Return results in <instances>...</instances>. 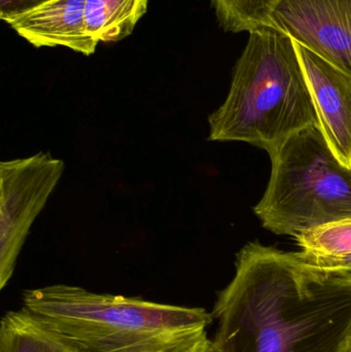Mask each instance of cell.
Listing matches in <instances>:
<instances>
[{
  "instance_id": "obj_1",
  "label": "cell",
  "mask_w": 351,
  "mask_h": 352,
  "mask_svg": "<svg viewBox=\"0 0 351 352\" xmlns=\"http://www.w3.org/2000/svg\"><path fill=\"white\" fill-rule=\"evenodd\" d=\"M214 352H344L351 345V281L300 252L258 242L237 254L236 273L218 293Z\"/></svg>"
},
{
  "instance_id": "obj_2",
  "label": "cell",
  "mask_w": 351,
  "mask_h": 352,
  "mask_svg": "<svg viewBox=\"0 0 351 352\" xmlns=\"http://www.w3.org/2000/svg\"><path fill=\"white\" fill-rule=\"evenodd\" d=\"M23 307L86 352H214L210 312L201 307L53 285L26 289Z\"/></svg>"
},
{
  "instance_id": "obj_3",
  "label": "cell",
  "mask_w": 351,
  "mask_h": 352,
  "mask_svg": "<svg viewBox=\"0 0 351 352\" xmlns=\"http://www.w3.org/2000/svg\"><path fill=\"white\" fill-rule=\"evenodd\" d=\"M212 142H241L269 154L319 125L294 39L271 26L249 32L226 100L208 118Z\"/></svg>"
},
{
  "instance_id": "obj_4",
  "label": "cell",
  "mask_w": 351,
  "mask_h": 352,
  "mask_svg": "<svg viewBox=\"0 0 351 352\" xmlns=\"http://www.w3.org/2000/svg\"><path fill=\"white\" fill-rule=\"evenodd\" d=\"M271 177L255 213L266 229L297 236L351 219V169L334 154L319 125L269 153Z\"/></svg>"
},
{
  "instance_id": "obj_5",
  "label": "cell",
  "mask_w": 351,
  "mask_h": 352,
  "mask_svg": "<svg viewBox=\"0 0 351 352\" xmlns=\"http://www.w3.org/2000/svg\"><path fill=\"white\" fill-rule=\"evenodd\" d=\"M64 169L63 161L43 152L0 163V289L12 279L29 230Z\"/></svg>"
},
{
  "instance_id": "obj_6",
  "label": "cell",
  "mask_w": 351,
  "mask_h": 352,
  "mask_svg": "<svg viewBox=\"0 0 351 352\" xmlns=\"http://www.w3.org/2000/svg\"><path fill=\"white\" fill-rule=\"evenodd\" d=\"M271 27L351 76V0H284Z\"/></svg>"
},
{
  "instance_id": "obj_7",
  "label": "cell",
  "mask_w": 351,
  "mask_h": 352,
  "mask_svg": "<svg viewBox=\"0 0 351 352\" xmlns=\"http://www.w3.org/2000/svg\"><path fill=\"white\" fill-rule=\"evenodd\" d=\"M319 120L331 150L351 169V76L294 41Z\"/></svg>"
},
{
  "instance_id": "obj_8",
  "label": "cell",
  "mask_w": 351,
  "mask_h": 352,
  "mask_svg": "<svg viewBox=\"0 0 351 352\" xmlns=\"http://www.w3.org/2000/svg\"><path fill=\"white\" fill-rule=\"evenodd\" d=\"M86 0H51L8 24L35 47H64L84 56L98 43L87 32Z\"/></svg>"
},
{
  "instance_id": "obj_9",
  "label": "cell",
  "mask_w": 351,
  "mask_h": 352,
  "mask_svg": "<svg viewBox=\"0 0 351 352\" xmlns=\"http://www.w3.org/2000/svg\"><path fill=\"white\" fill-rule=\"evenodd\" d=\"M0 352H86L72 339L27 308L5 312Z\"/></svg>"
},
{
  "instance_id": "obj_10",
  "label": "cell",
  "mask_w": 351,
  "mask_h": 352,
  "mask_svg": "<svg viewBox=\"0 0 351 352\" xmlns=\"http://www.w3.org/2000/svg\"><path fill=\"white\" fill-rule=\"evenodd\" d=\"M148 0H86L87 32L99 43H117L133 32Z\"/></svg>"
},
{
  "instance_id": "obj_11",
  "label": "cell",
  "mask_w": 351,
  "mask_h": 352,
  "mask_svg": "<svg viewBox=\"0 0 351 352\" xmlns=\"http://www.w3.org/2000/svg\"><path fill=\"white\" fill-rule=\"evenodd\" d=\"M284 0H210L225 31L251 32L271 26L274 12Z\"/></svg>"
},
{
  "instance_id": "obj_12",
  "label": "cell",
  "mask_w": 351,
  "mask_h": 352,
  "mask_svg": "<svg viewBox=\"0 0 351 352\" xmlns=\"http://www.w3.org/2000/svg\"><path fill=\"white\" fill-rule=\"evenodd\" d=\"M302 252L313 256H340L351 254V219L315 228L296 237Z\"/></svg>"
},
{
  "instance_id": "obj_13",
  "label": "cell",
  "mask_w": 351,
  "mask_h": 352,
  "mask_svg": "<svg viewBox=\"0 0 351 352\" xmlns=\"http://www.w3.org/2000/svg\"><path fill=\"white\" fill-rule=\"evenodd\" d=\"M307 262L326 272L351 281V254L340 256H319L302 252Z\"/></svg>"
},
{
  "instance_id": "obj_14",
  "label": "cell",
  "mask_w": 351,
  "mask_h": 352,
  "mask_svg": "<svg viewBox=\"0 0 351 352\" xmlns=\"http://www.w3.org/2000/svg\"><path fill=\"white\" fill-rule=\"evenodd\" d=\"M51 0H0V18L8 24L21 14L31 12Z\"/></svg>"
},
{
  "instance_id": "obj_15",
  "label": "cell",
  "mask_w": 351,
  "mask_h": 352,
  "mask_svg": "<svg viewBox=\"0 0 351 352\" xmlns=\"http://www.w3.org/2000/svg\"><path fill=\"white\" fill-rule=\"evenodd\" d=\"M344 352H351V345H350V347H348V349H346V351H344Z\"/></svg>"
}]
</instances>
